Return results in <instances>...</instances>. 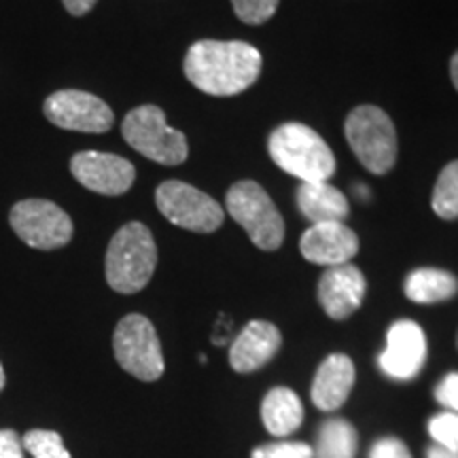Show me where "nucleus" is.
<instances>
[{
  "instance_id": "nucleus-30",
  "label": "nucleus",
  "mask_w": 458,
  "mask_h": 458,
  "mask_svg": "<svg viewBox=\"0 0 458 458\" xmlns=\"http://www.w3.org/2000/svg\"><path fill=\"white\" fill-rule=\"evenodd\" d=\"M427 458H458V452L439 448V445H433L431 450L427 452Z\"/></svg>"
},
{
  "instance_id": "nucleus-15",
  "label": "nucleus",
  "mask_w": 458,
  "mask_h": 458,
  "mask_svg": "<svg viewBox=\"0 0 458 458\" xmlns=\"http://www.w3.org/2000/svg\"><path fill=\"white\" fill-rule=\"evenodd\" d=\"M280 344L283 337L276 325L267 320H250L229 348V363L238 374H250L276 357Z\"/></svg>"
},
{
  "instance_id": "nucleus-29",
  "label": "nucleus",
  "mask_w": 458,
  "mask_h": 458,
  "mask_svg": "<svg viewBox=\"0 0 458 458\" xmlns=\"http://www.w3.org/2000/svg\"><path fill=\"white\" fill-rule=\"evenodd\" d=\"M96 3H98V0H62L64 9L74 17H81L85 13H89V11L94 9Z\"/></svg>"
},
{
  "instance_id": "nucleus-14",
  "label": "nucleus",
  "mask_w": 458,
  "mask_h": 458,
  "mask_svg": "<svg viewBox=\"0 0 458 458\" xmlns=\"http://www.w3.org/2000/svg\"><path fill=\"white\" fill-rule=\"evenodd\" d=\"M301 255L317 266H344L359 253V238L344 223L310 225L300 242Z\"/></svg>"
},
{
  "instance_id": "nucleus-24",
  "label": "nucleus",
  "mask_w": 458,
  "mask_h": 458,
  "mask_svg": "<svg viewBox=\"0 0 458 458\" xmlns=\"http://www.w3.org/2000/svg\"><path fill=\"white\" fill-rule=\"evenodd\" d=\"M280 0H232L238 20L249 26L266 24L276 13Z\"/></svg>"
},
{
  "instance_id": "nucleus-1",
  "label": "nucleus",
  "mask_w": 458,
  "mask_h": 458,
  "mask_svg": "<svg viewBox=\"0 0 458 458\" xmlns=\"http://www.w3.org/2000/svg\"><path fill=\"white\" fill-rule=\"evenodd\" d=\"M189 83L210 96H236L261 72L259 49L244 41H198L185 55Z\"/></svg>"
},
{
  "instance_id": "nucleus-13",
  "label": "nucleus",
  "mask_w": 458,
  "mask_h": 458,
  "mask_svg": "<svg viewBox=\"0 0 458 458\" xmlns=\"http://www.w3.org/2000/svg\"><path fill=\"white\" fill-rule=\"evenodd\" d=\"M365 297V276L352 263L334 266L325 270L318 283V301L327 317L348 318L360 308Z\"/></svg>"
},
{
  "instance_id": "nucleus-11",
  "label": "nucleus",
  "mask_w": 458,
  "mask_h": 458,
  "mask_svg": "<svg viewBox=\"0 0 458 458\" xmlns=\"http://www.w3.org/2000/svg\"><path fill=\"white\" fill-rule=\"evenodd\" d=\"M71 172L85 189L102 196H122L136 181L134 164L100 151H81L72 156Z\"/></svg>"
},
{
  "instance_id": "nucleus-27",
  "label": "nucleus",
  "mask_w": 458,
  "mask_h": 458,
  "mask_svg": "<svg viewBox=\"0 0 458 458\" xmlns=\"http://www.w3.org/2000/svg\"><path fill=\"white\" fill-rule=\"evenodd\" d=\"M435 399L458 414V374H448L435 388Z\"/></svg>"
},
{
  "instance_id": "nucleus-7",
  "label": "nucleus",
  "mask_w": 458,
  "mask_h": 458,
  "mask_svg": "<svg viewBox=\"0 0 458 458\" xmlns=\"http://www.w3.org/2000/svg\"><path fill=\"white\" fill-rule=\"evenodd\" d=\"M113 351L123 371L142 382H156L164 376L162 344L153 323L142 314H128L119 320L113 334Z\"/></svg>"
},
{
  "instance_id": "nucleus-6",
  "label": "nucleus",
  "mask_w": 458,
  "mask_h": 458,
  "mask_svg": "<svg viewBox=\"0 0 458 458\" xmlns=\"http://www.w3.org/2000/svg\"><path fill=\"white\" fill-rule=\"evenodd\" d=\"M227 213L244 227L249 238L261 250H276L284 240V221L272 198L259 182L238 181L227 191Z\"/></svg>"
},
{
  "instance_id": "nucleus-3",
  "label": "nucleus",
  "mask_w": 458,
  "mask_h": 458,
  "mask_svg": "<svg viewBox=\"0 0 458 458\" xmlns=\"http://www.w3.org/2000/svg\"><path fill=\"white\" fill-rule=\"evenodd\" d=\"M270 156L274 164L301 182L329 181L335 172V157L323 136L303 123H284L272 131Z\"/></svg>"
},
{
  "instance_id": "nucleus-25",
  "label": "nucleus",
  "mask_w": 458,
  "mask_h": 458,
  "mask_svg": "<svg viewBox=\"0 0 458 458\" xmlns=\"http://www.w3.org/2000/svg\"><path fill=\"white\" fill-rule=\"evenodd\" d=\"M253 458H314V450L308 444L280 442L259 445L253 450Z\"/></svg>"
},
{
  "instance_id": "nucleus-32",
  "label": "nucleus",
  "mask_w": 458,
  "mask_h": 458,
  "mask_svg": "<svg viewBox=\"0 0 458 458\" xmlns=\"http://www.w3.org/2000/svg\"><path fill=\"white\" fill-rule=\"evenodd\" d=\"M4 382H7V377H4V369H3V363H0V391L4 388Z\"/></svg>"
},
{
  "instance_id": "nucleus-20",
  "label": "nucleus",
  "mask_w": 458,
  "mask_h": 458,
  "mask_svg": "<svg viewBox=\"0 0 458 458\" xmlns=\"http://www.w3.org/2000/svg\"><path fill=\"white\" fill-rule=\"evenodd\" d=\"M357 445V428L344 418H331L318 428L314 458H354Z\"/></svg>"
},
{
  "instance_id": "nucleus-31",
  "label": "nucleus",
  "mask_w": 458,
  "mask_h": 458,
  "mask_svg": "<svg viewBox=\"0 0 458 458\" xmlns=\"http://www.w3.org/2000/svg\"><path fill=\"white\" fill-rule=\"evenodd\" d=\"M450 74H452V83H454V88L458 89V51L450 62Z\"/></svg>"
},
{
  "instance_id": "nucleus-2",
  "label": "nucleus",
  "mask_w": 458,
  "mask_h": 458,
  "mask_svg": "<svg viewBox=\"0 0 458 458\" xmlns=\"http://www.w3.org/2000/svg\"><path fill=\"white\" fill-rule=\"evenodd\" d=\"M157 266V246L151 229L131 221L114 233L106 249L105 274L113 291L123 295L139 293L153 278Z\"/></svg>"
},
{
  "instance_id": "nucleus-9",
  "label": "nucleus",
  "mask_w": 458,
  "mask_h": 458,
  "mask_svg": "<svg viewBox=\"0 0 458 458\" xmlns=\"http://www.w3.org/2000/svg\"><path fill=\"white\" fill-rule=\"evenodd\" d=\"M156 204L159 213L176 227L198 233H210L219 229L225 216L215 198L182 181L162 182L156 191Z\"/></svg>"
},
{
  "instance_id": "nucleus-28",
  "label": "nucleus",
  "mask_w": 458,
  "mask_h": 458,
  "mask_svg": "<svg viewBox=\"0 0 458 458\" xmlns=\"http://www.w3.org/2000/svg\"><path fill=\"white\" fill-rule=\"evenodd\" d=\"M0 458H24L21 437L13 428H3L0 431Z\"/></svg>"
},
{
  "instance_id": "nucleus-21",
  "label": "nucleus",
  "mask_w": 458,
  "mask_h": 458,
  "mask_svg": "<svg viewBox=\"0 0 458 458\" xmlns=\"http://www.w3.org/2000/svg\"><path fill=\"white\" fill-rule=\"evenodd\" d=\"M433 210L442 219H458V162L445 165L433 189Z\"/></svg>"
},
{
  "instance_id": "nucleus-8",
  "label": "nucleus",
  "mask_w": 458,
  "mask_h": 458,
  "mask_svg": "<svg viewBox=\"0 0 458 458\" xmlns=\"http://www.w3.org/2000/svg\"><path fill=\"white\" fill-rule=\"evenodd\" d=\"M11 229L21 242L38 250H55L72 240V219L49 199H21L9 213Z\"/></svg>"
},
{
  "instance_id": "nucleus-17",
  "label": "nucleus",
  "mask_w": 458,
  "mask_h": 458,
  "mask_svg": "<svg viewBox=\"0 0 458 458\" xmlns=\"http://www.w3.org/2000/svg\"><path fill=\"white\" fill-rule=\"evenodd\" d=\"M297 208L310 221V225L318 223H344L348 216V199L340 189L329 185L327 181L301 182L297 187Z\"/></svg>"
},
{
  "instance_id": "nucleus-12",
  "label": "nucleus",
  "mask_w": 458,
  "mask_h": 458,
  "mask_svg": "<svg viewBox=\"0 0 458 458\" xmlns=\"http://www.w3.org/2000/svg\"><path fill=\"white\" fill-rule=\"evenodd\" d=\"M427 360L425 331L414 320H397L386 334V348L377 365L393 380H411L420 374Z\"/></svg>"
},
{
  "instance_id": "nucleus-26",
  "label": "nucleus",
  "mask_w": 458,
  "mask_h": 458,
  "mask_svg": "<svg viewBox=\"0 0 458 458\" xmlns=\"http://www.w3.org/2000/svg\"><path fill=\"white\" fill-rule=\"evenodd\" d=\"M369 458H411L408 445H405L397 437H385L377 439V442L371 445Z\"/></svg>"
},
{
  "instance_id": "nucleus-18",
  "label": "nucleus",
  "mask_w": 458,
  "mask_h": 458,
  "mask_svg": "<svg viewBox=\"0 0 458 458\" xmlns=\"http://www.w3.org/2000/svg\"><path fill=\"white\" fill-rule=\"evenodd\" d=\"M261 420L274 437H289L303 422V405L297 394L286 386H276L263 397Z\"/></svg>"
},
{
  "instance_id": "nucleus-16",
  "label": "nucleus",
  "mask_w": 458,
  "mask_h": 458,
  "mask_svg": "<svg viewBox=\"0 0 458 458\" xmlns=\"http://www.w3.org/2000/svg\"><path fill=\"white\" fill-rule=\"evenodd\" d=\"M354 363L346 354H329L320 363L312 382V403L323 411H334L346 403L354 386Z\"/></svg>"
},
{
  "instance_id": "nucleus-19",
  "label": "nucleus",
  "mask_w": 458,
  "mask_h": 458,
  "mask_svg": "<svg viewBox=\"0 0 458 458\" xmlns=\"http://www.w3.org/2000/svg\"><path fill=\"white\" fill-rule=\"evenodd\" d=\"M405 295L416 303H437L452 300L458 293L454 274L437 267H420L405 278Z\"/></svg>"
},
{
  "instance_id": "nucleus-22",
  "label": "nucleus",
  "mask_w": 458,
  "mask_h": 458,
  "mask_svg": "<svg viewBox=\"0 0 458 458\" xmlns=\"http://www.w3.org/2000/svg\"><path fill=\"white\" fill-rule=\"evenodd\" d=\"M21 444L34 458H71V452L64 448L60 433L55 431L32 428L21 437Z\"/></svg>"
},
{
  "instance_id": "nucleus-4",
  "label": "nucleus",
  "mask_w": 458,
  "mask_h": 458,
  "mask_svg": "<svg viewBox=\"0 0 458 458\" xmlns=\"http://www.w3.org/2000/svg\"><path fill=\"white\" fill-rule=\"evenodd\" d=\"M122 134L128 145L151 162L179 165L189 156L187 136L165 123V114L156 105L131 108L122 123Z\"/></svg>"
},
{
  "instance_id": "nucleus-10",
  "label": "nucleus",
  "mask_w": 458,
  "mask_h": 458,
  "mask_svg": "<svg viewBox=\"0 0 458 458\" xmlns=\"http://www.w3.org/2000/svg\"><path fill=\"white\" fill-rule=\"evenodd\" d=\"M43 113L57 128L85 134H105L114 123L111 106L98 96L81 89L54 91L45 100Z\"/></svg>"
},
{
  "instance_id": "nucleus-23",
  "label": "nucleus",
  "mask_w": 458,
  "mask_h": 458,
  "mask_svg": "<svg viewBox=\"0 0 458 458\" xmlns=\"http://www.w3.org/2000/svg\"><path fill=\"white\" fill-rule=\"evenodd\" d=\"M428 433L439 448L458 452V414L442 411L428 420Z\"/></svg>"
},
{
  "instance_id": "nucleus-5",
  "label": "nucleus",
  "mask_w": 458,
  "mask_h": 458,
  "mask_svg": "<svg viewBox=\"0 0 458 458\" xmlns=\"http://www.w3.org/2000/svg\"><path fill=\"white\" fill-rule=\"evenodd\" d=\"M346 140L352 153L371 174H386L397 159V131L382 108L365 105L348 114Z\"/></svg>"
}]
</instances>
